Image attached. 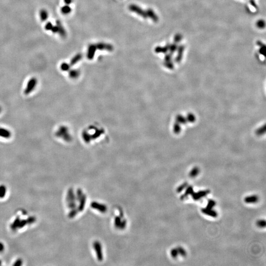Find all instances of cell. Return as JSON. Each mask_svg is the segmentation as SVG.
Returning a JSON list of instances; mask_svg holds the SVG:
<instances>
[{"label":"cell","instance_id":"12","mask_svg":"<svg viewBox=\"0 0 266 266\" xmlns=\"http://www.w3.org/2000/svg\"><path fill=\"white\" fill-rule=\"evenodd\" d=\"M266 131V128H265V125L264 126L258 129V130L256 131V134L259 136L263 135Z\"/></svg>","mask_w":266,"mask_h":266},{"label":"cell","instance_id":"14","mask_svg":"<svg viewBox=\"0 0 266 266\" xmlns=\"http://www.w3.org/2000/svg\"><path fill=\"white\" fill-rule=\"evenodd\" d=\"M215 205V202L212 200H210L208 201L207 208H212Z\"/></svg>","mask_w":266,"mask_h":266},{"label":"cell","instance_id":"16","mask_svg":"<svg viewBox=\"0 0 266 266\" xmlns=\"http://www.w3.org/2000/svg\"><path fill=\"white\" fill-rule=\"evenodd\" d=\"M177 249L178 250V254H180L183 256H185L186 255V252L182 247H178Z\"/></svg>","mask_w":266,"mask_h":266},{"label":"cell","instance_id":"19","mask_svg":"<svg viewBox=\"0 0 266 266\" xmlns=\"http://www.w3.org/2000/svg\"><path fill=\"white\" fill-rule=\"evenodd\" d=\"M2 107H1L0 106V114H1V111H2Z\"/></svg>","mask_w":266,"mask_h":266},{"label":"cell","instance_id":"17","mask_svg":"<svg viewBox=\"0 0 266 266\" xmlns=\"http://www.w3.org/2000/svg\"><path fill=\"white\" fill-rule=\"evenodd\" d=\"M171 254L173 257H176L178 255V250L177 249H173L171 252Z\"/></svg>","mask_w":266,"mask_h":266},{"label":"cell","instance_id":"5","mask_svg":"<svg viewBox=\"0 0 266 266\" xmlns=\"http://www.w3.org/2000/svg\"><path fill=\"white\" fill-rule=\"evenodd\" d=\"M202 210L203 213H205V214L208 215L210 216V217H217V212H215L214 210H212V208H206L202 209Z\"/></svg>","mask_w":266,"mask_h":266},{"label":"cell","instance_id":"4","mask_svg":"<svg viewBox=\"0 0 266 266\" xmlns=\"http://www.w3.org/2000/svg\"><path fill=\"white\" fill-rule=\"evenodd\" d=\"M11 136V133L10 131L8 129L0 127V137L5 139H9Z\"/></svg>","mask_w":266,"mask_h":266},{"label":"cell","instance_id":"15","mask_svg":"<svg viewBox=\"0 0 266 266\" xmlns=\"http://www.w3.org/2000/svg\"><path fill=\"white\" fill-rule=\"evenodd\" d=\"M187 186V183H183V184H182V185H181L180 186L178 187V188L177 189V191H178V192H180L182 191L183 190L185 189V188Z\"/></svg>","mask_w":266,"mask_h":266},{"label":"cell","instance_id":"6","mask_svg":"<svg viewBox=\"0 0 266 266\" xmlns=\"http://www.w3.org/2000/svg\"><path fill=\"white\" fill-rule=\"evenodd\" d=\"M258 201V197L256 196H251L245 198L244 199L245 201L247 203H256Z\"/></svg>","mask_w":266,"mask_h":266},{"label":"cell","instance_id":"1","mask_svg":"<svg viewBox=\"0 0 266 266\" xmlns=\"http://www.w3.org/2000/svg\"><path fill=\"white\" fill-rule=\"evenodd\" d=\"M38 84V80L36 77H32L28 82L26 88L24 91V94L26 95L30 94L35 89Z\"/></svg>","mask_w":266,"mask_h":266},{"label":"cell","instance_id":"9","mask_svg":"<svg viewBox=\"0 0 266 266\" xmlns=\"http://www.w3.org/2000/svg\"><path fill=\"white\" fill-rule=\"evenodd\" d=\"M199 173V169L198 167H195L192 170L189 175H190V176H191V177L193 178V177L197 176Z\"/></svg>","mask_w":266,"mask_h":266},{"label":"cell","instance_id":"13","mask_svg":"<svg viewBox=\"0 0 266 266\" xmlns=\"http://www.w3.org/2000/svg\"><path fill=\"white\" fill-rule=\"evenodd\" d=\"M257 226H258V227H265V226H266V222H265V220H259V221L257 222Z\"/></svg>","mask_w":266,"mask_h":266},{"label":"cell","instance_id":"18","mask_svg":"<svg viewBox=\"0 0 266 266\" xmlns=\"http://www.w3.org/2000/svg\"><path fill=\"white\" fill-rule=\"evenodd\" d=\"M264 25V22L263 21H260L258 22V26L260 27H263Z\"/></svg>","mask_w":266,"mask_h":266},{"label":"cell","instance_id":"10","mask_svg":"<svg viewBox=\"0 0 266 266\" xmlns=\"http://www.w3.org/2000/svg\"><path fill=\"white\" fill-rule=\"evenodd\" d=\"M173 131L176 134H178L180 133L181 131V127L180 126V124L178 123H176L175 124L174 126H173Z\"/></svg>","mask_w":266,"mask_h":266},{"label":"cell","instance_id":"7","mask_svg":"<svg viewBox=\"0 0 266 266\" xmlns=\"http://www.w3.org/2000/svg\"><path fill=\"white\" fill-rule=\"evenodd\" d=\"M193 193V188L192 186H189L186 189V192L185 195L182 196L181 197V200H184L185 198H186L187 197L188 195L192 194Z\"/></svg>","mask_w":266,"mask_h":266},{"label":"cell","instance_id":"8","mask_svg":"<svg viewBox=\"0 0 266 266\" xmlns=\"http://www.w3.org/2000/svg\"><path fill=\"white\" fill-rule=\"evenodd\" d=\"M176 119V121L180 124H185L186 123V122H187L186 118H185V117H183V116H181V115H178V116H177Z\"/></svg>","mask_w":266,"mask_h":266},{"label":"cell","instance_id":"11","mask_svg":"<svg viewBox=\"0 0 266 266\" xmlns=\"http://www.w3.org/2000/svg\"><path fill=\"white\" fill-rule=\"evenodd\" d=\"M186 119H187V122L193 123V122H195V121L196 120V117H195V116L193 114H188L187 117Z\"/></svg>","mask_w":266,"mask_h":266},{"label":"cell","instance_id":"2","mask_svg":"<svg viewBox=\"0 0 266 266\" xmlns=\"http://www.w3.org/2000/svg\"><path fill=\"white\" fill-rule=\"evenodd\" d=\"M67 134V128L64 126H61L60 127L59 130L56 132L55 135L57 137L62 138L66 141H69V140H70V137L68 136Z\"/></svg>","mask_w":266,"mask_h":266},{"label":"cell","instance_id":"3","mask_svg":"<svg viewBox=\"0 0 266 266\" xmlns=\"http://www.w3.org/2000/svg\"><path fill=\"white\" fill-rule=\"evenodd\" d=\"M209 193H210V191L205 190V191H199L197 193L193 192L192 195L193 198L194 199V200H198L208 195Z\"/></svg>","mask_w":266,"mask_h":266}]
</instances>
